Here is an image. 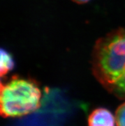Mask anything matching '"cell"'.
Segmentation results:
<instances>
[{"mask_svg":"<svg viewBox=\"0 0 125 126\" xmlns=\"http://www.w3.org/2000/svg\"><path fill=\"white\" fill-rule=\"evenodd\" d=\"M116 126H125V102L119 105L115 113Z\"/></svg>","mask_w":125,"mask_h":126,"instance_id":"5b68a950","label":"cell"},{"mask_svg":"<svg viewBox=\"0 0 125 126\" xmlns=\"http://www.w3.org/2000/svg\"><path fill=\"white\" fill-rule=\"evenodd\" d=\"M41 98V90L36 81L14 76L1 83V115L14 118L31 113L40 108Z\"/></svg>","mask_w":125,"mask_h":126,"instance_id":"7a4b0ae2","label":"cell"},{"mask_svg":"<svg viewBox=\"0 0 125 126\" xmlns=\"http://www.w3.org/2000/svg\"><path fill=\"white\" fill-rule=\"evenodd\" d=\"M91 67L95 78L108 92L125 100V28L112 31L96 42Z\"/></svg>","mask_w":125,"mask_h":126,"instance_id":"6da1fadb","label":"cell"},{"mask_svg":"<svg viewBox=\"0 0 125 126\" xmlns=\"http://www.w3.org/2000/svg\"><path fill=\"white\" fill-rule=\"evenodd\" d=\"M115 116L108 109L98 108L95 109L89 115L88 126H115Z\"/></svg>","mask_w":125,"mask_h":126,"instance_id":"3957f363","label":"cell"},{"mask_svg":"<svg viewBox=\"0 0 125 126\" xmlns=\"http://www.w3.org/2000/svg\"><path fill=\"white\" fill-rule=\"evenodd\" d=\"M71 1L74 3L81 5V4H85V3H88L89 1H90L91 0H71Z\"/></svg>","mask_w":125,"mask_h":126,"instance_id":"8992f818","label":"cell"},{"mask_svg":"<svg viewBox=\"0 0 125 126\" xmlns=\"http://www.w3.org/2000/svg\"><path fill=\"white\" fill-rule=\"evenodd\" d=\"M15 67V62L12 54L5 49L1 50V76L3 78Z\"/></svg>","mask_w":125,"mask_h":126,"instance_id":"277c9868","label":"cell"}]
</instances>
